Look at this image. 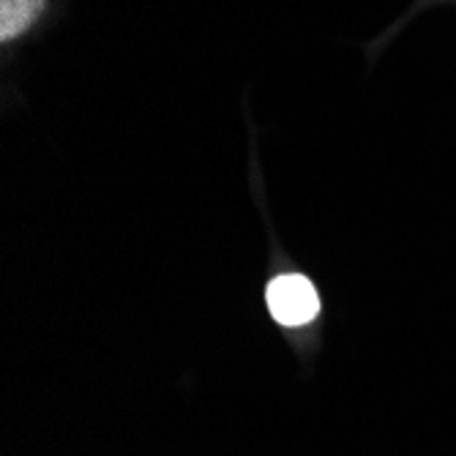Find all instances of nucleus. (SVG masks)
<instances>
[{
	"instance_id": "obj_2",
	"label": "nucleus",
	"mask_w": 456,
	"mask_h": 456,
	"mask_svg": "<svg viewBox=\"0 0 456 456\" xmlns=\"http://www.w3.org/2000/svg\"><path fill=\"white\" fill-rule=\"evenodd\" d=\"M45 9V0H0V41L22 36Z\"/></svg>"
},
{
	"instance_id": "obj_1",
	"label": "nucleus",
	"mask_w": 456,
	"mask_h": 456,
	"mask_svg": "<svg viewBox=\"0 0 456 456\" xmlns=\"http://www.w3.org/2000/svg\"><path fill=\"white\" fill-rule=\"evenodd\" d=\"M265 301H268V309H271L273 320L279 325H287V328L306 325L320 312V296H317V289L301 273L276 276L268 284V289H265Z\"/></svg>"
}]
</instances>
